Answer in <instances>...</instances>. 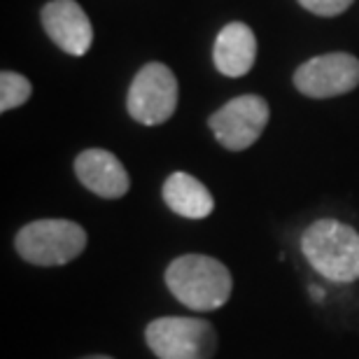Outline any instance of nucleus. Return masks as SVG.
Listing matches in <instances>:
<instances>
[{"label": "nucleus", "mask_w": 359, "mask_h": 359, "mask_svg": "<svg viewBox=\"0 0 359 359\" xmlns=\"http://www.w3.org/2000/svg\"><path fill=\"white\" fill-rule=\"evenodd\" d=\"M301 252L329 283L359 280V233L339 219H318L301 236Z\"/></svg>", "instance_id": "nucleus-1"}, {"label": "nucleus", "mask_w": 359, "mask_h": 359, "mask_svg": "<svg viewBox=\"0 0 359 359\" xmlns=\"http://www.w3.org/2000/svg\"><path fill=\"white\" fill-rule=\"evenodd\" d=\"M166 285L170 294L191 311H217L233 290L231 273L222 262L205 255H184L168 264Z\"/></svg>", "instance_id": "nucleus-2"}, {"label": "nucleus", "mask_w": 359, "mask_h": 359, "mask_svg": "<svg viewBox=\"0 0 359 359\" xmlns=\"http://www.w3.org/2000/svg\"><path fill=\"white\" fill-rule=\"evenodd\" d=\"M21 259L35 266H63L87 248V231L70 219H38L14 238Z\"/></svg>", "instance_id": "nucleus-3"}, {"label": "nucleus", "mask_w": 359, "mask_h": 359, "mask_svg": "<svg viewBox=\"0 0 359 359\" xmlns=\"http://www.w3.org/2000/svg\"><path fill=\"white\" fill-rule=\"evenodd\" d=\"M149 350L159 359H212L217 332L208 320L159 318L145 329Z\"/></svg>", "instance_id": "nucleus-4"}, {"label": "nucleus", "mask_w": 359, "mask_h": 359, "mask_svg": "<svg viewBox=\"0 0 359 359\" xmlns=\"http://www.w3.org/2000/svg\"><path fill=\"white\" fill-rule=\"evenodd\" d=\"M128 114L145 126H159L177 107V80L163 63H147L133 77L126 98Z\"/></svg>", "instance_id": "nucleus-5"}, {"label": "nucleus", "mask_w": 359, "mask_h": 359, "mask_svg": "<svg viewBox=\"0 0 359 359\" xmlns=\"http://www.w3.org/2000/svg\"><path fill=\"white\" fill-rule=\"evenodd\" d=\"M269 117L271 110L266 100L255 93H245L222 105L210 117V128L222 147L231 152H243L259 140L269 124Z\"/></svg>", "instance_id": "nucleus-6"}, {"label": "nucleus", "mask_w": 359, "mask_h": 359, "mask_svg": "<svg viewBox=\"0 0 359 359\" xmlns=\"http://www.w3.org/2000/svg\"><path fill=\"white\" fill-rule=\"evenodd\" d=\"M359 84V59L346 52L322 54L294 73V87L308 98H334Z\"/></svg>", "instance_id": "nucleus-7"}, {"label": "nucleus", "mask_w": 359, "mask_h": 359, "mask_svg": "<svg viewBox=\"0 0 359 359\" xmlns=\"http://www.w3.org/2000/svg\"><path fill=\"white\" fill-rule=\"evenodd\" d=\"M42 26L59 49L70 56H84L93 42V28L75 0H52L42 7Z\"/></svg>", "instance_id": "nucleus-8"}, {"label": "nucleus", "mask_w": 359, "mask_h": 359, "mask_svg": "<svg viewBox=\"0 0 359 359\" xmlns=\"http://www.w3.org/2000/svg\"><path fill=\"white\" fill-rule=\"evenodd\" d=\"M75 173L89 191L103 198H121L131 187L126 168L107 149H84L75 159Z\"/></svg>", "instance_id": "nucleus-9"}, {"label": "nucleus", "mask_w": 359, "mask_h": 359, "mask_svg": "<svg viewBox=\"0 0 359 359\" xmlns=\"http://www.w3.org/2000/svg\"><path fill=\"white\" fill-rule=\"evenodd\" d=\"M215 68L226 77H243L255 66L257 38L243 21H231L219 31L212 49Z\"/></svg>", "instance_id": "nucleus-10"}, {"label": "nucleus", "mask_w": 359, "mask_h": 359, "mask_svg": "<svg viewBox=\"0 0 359 359\" xmlns=\"http://www.w3.org/2000/svg\"><path fill=\"white\" fill-rule=\"evenodd\" d=\"M163 201L175 215L187 219H203L215 208L212 194L205 189V184L182 170L168 175L163 182Z\"/></svg>", "instance_id": "nucleus-11"}, {"label": "nucleus", "mask_w": 359, "mask_h": 359, "mask_svg": "<svg viewBox=\"0 0 359 359\" xmlns=\"http://www.w3.org/2000/svg\"><path fill=\"white\" fill-rule=\"evenodd\" d=\"M31 91H33L31 82L24 75L5 70L0 75V112H10L14 107L24 105L31 98Z\"/></svg>", "instance_id": "nucleus-12"}, {"label": "nucleus", "mask_w": 359, "mask_h": 359, "mask_svg": "<svg viewBox=\"0 0 359 359\" xmlns=\"http://www.w3.org/2000/svg\"><path fill=\"white\" fill-rule=\"evenodd\" d=\"M299 3L308 12L318 14V17H339L355 0H299Z\"/></svg>", "instance_id": "nucleus-13"}, {"label": "nucleus", "mask_w": 359, "mask_h": 359, "mask_svg": "<svg viewBox=\"0 0 359 359\" xmlns=\"http://www.w3.org/2000/svg\"><path fill=\"white\" fill-rule=\"evenodd\" d=\"M308 292H311L313 301H318V304H320V301H325V297H327L325 290H322V287H318V285H311V287H308Z\"/></svg>", "instance_id": "nucleus-14"}, {"label": "nucleus", "mask_w": 359, "mask_h": 359, "mask_svg": "<svg viewBox=\"0 0 359 359\" xmlns=\"http://www.w3.org/2000/svg\"><path fill=\"white\" fill-rule=\"evenodd\" d=\"M80 359H112V357H107V355H89V357H80Z\"/></svg>", "instance_id": "nucleus-15"}]
</instances>
